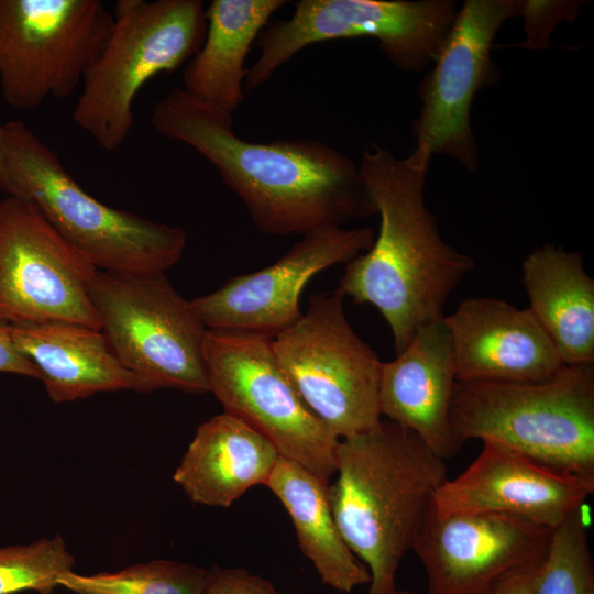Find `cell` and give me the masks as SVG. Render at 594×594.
<instances>
[{
  "mask_svg": "<svg viewBox=\"0 0 594 594\" xmlns=\"http://www.w3.org/2000/svg\"><path fill=\"white\" fill-rule=\"evenodd\" d=\"M3 124L0 123V191L8 193V174L2 151Z\"/></svg>",
  "mask_w": 594,
  "mask_h": 594,
  "instance_id": "obj_30",
  "label": "cell"
},
{
  "mask_svg": "<svg viewBox=\"0 0 594 594\" xmlns=\"http://www.w3.org/2000/svg\"><path fill=\"white\" fill-rule=\"evenodd\" d=\"M328 484L302 465L278 458L265 486L278 498L294 525L298 547L321 582L350 593L370 584L366 566L352 553L334 520Z\"/></svg>",
  "mask_w": 594,
  "mask_h": 594,
  "instance_id": "obj_23",
  "label": "cell"
},
{
  "mask_svg": "<svg viewBox=\"0 0 594 594\" xmlns=\"http://www.w3.org/2000/svg\"><path fill=\"white\" fill-rule=\"evenodd\" d=\"M457 383L453 349L443 319L420 326L393 361L383 363L382 417L413 431L439 458H453L460 447L450 427Z\"/></svg>",
  "mask_w": 594,
  "mask_h": 594,
  "instance_id": "obj_18",
  "label": "cell"
},
{
  "mask_svg": "<svg viewBox=\"0 0 594 594\" xmlns=\"http://www.w3.org/2000/svg\"><path fill=\"white\" fill-rule=\"evenodd\" d=\"M450 427L460 448L494 441L594 481V364L565 365L535 383L457 382Z\"/></svg>",
  "mask_w": 594,
  "mask_h": 594,
  "instance_id": "obj_5",
  "label": "cell"
},
{
  "mask_svg": "<svg viewBox=\"0 0 594 594\" xmlns=\"http://www.w3.org/2000/svg\"><path fill=\"white\" fill-rule=\"evenodd\" d=\"M278 458L263 435L223 411L197 428L173 480L193 503L228 508L265 485Z\"/></svg>",
  "mask_w": 594,
  "mask_h": 594,
  "instance_id": "obj_19",
  "label": "cell"
},
{
  "mask_svg": "<svg viewBox=\"0 0 594 594\" xmlns=\"http://www.w3.org/2000/svg\"><path fill=\"white\" fill-rule=\"evenodd\" d=\"M531 594H594V560L583 507L553 529Z\"/></svg>",
  "mask_w": 594,
  "mask_h": 594,
  "instance_id": "obj_25",
  "label": "cell"
},
{
  "mask_svg": "<svg viewBox=\"0 0 594 594\" xmlns=\"http://www.w3.org/2000/svg\"><path fill=\"white\" fill-rule=\"evenodd\" d=\"M272 348L301 400L338 439L383 418V362L350 326L337 290L311 295L307 311L273 336Z\"/></svg>",
  "mask_w": 594,
  "mask_h": 594,
  "instance_id": "obj_8",
  "label": "cell"
},
{
  "mask_svg": "<svg viewBox=\"0 0 594 594\" xmlns=\"http://www.w3.org/2000/svg\"><path fill=\"white\" fill-rule=\"evenodd\" d=\"M262 332L207 329L204 337L209 393L231 414L263 435L279 457L326 483L336 472L339 440L305 405Z\"/></svg>",
  "mask_w": 594,
  "mask_h": 594,
  "instance_id": "obj_9",
  "label": "cell"
},
{
  "mask_svg": "<svg viewBox=\"0 0 594 594\" xmlns=\"http://www.w3.org/2000/svg\"><path fill=\"white\" fill-rule=\"evenodd\" d=\"M153 129L204 156L270 235H305L376 213L359 165L315 139L255 143L233 131L232 114L174 88L151 113Z\"/></svg>",
  "mask_w": 594,
  "mask_h": 594,
  "instance_id": "obj_1",
  "label": "cell"
},
{
  "mask_svg": "<svg viewBox=\"0 0 594 594\" xmlns=\"http://www.w3.org/2000/svg\"><path fill=\"white\" fill-rule=\"evenodd\" d=\"M476 459L436 492L432 513H496L554 529L581 509L594 481L564 474L494 441H482Z\"/></svg>",
  "mask_w": 594,
  "mask_h": 594,
  "instance_id": "obj_16",
  "label": "cell"
},
{
  "mask_svg": "<svg viewBox=\"0 0 594 594\" xmlns=\"http://www.w3.org/2000/svg\"><path fill=\"white\" fill-rule=\"evenodd\" d=\"M553 529L496 513H432L413 551L428 594H491L534 572L544 559Z\"/></svg>",
  "mask_w": 594,
  "mask_h": 594,
  "instance_id": "obj_14",
  "label": "cell"
},
{
  "mask_svg": "<svg viewBox=\"0 0 594 594\" xmlns=\"http://www.w3.org/2000/svg\"><path fill=\"white\" fill-rule=\"evenodd\" d=\"M521 268L528 309L564 365L594 364V279L581 254L543 244L526 256Z\"/></svg>",
  "mask_w": 594,
  "mask_h": 594,
  "instance_id": "obj_21",
  "label": "cell"
},
{
  "mask_svg": "<svg viewBox=\"0 0 594 594\" xmlns=\"http://www.w3.org/2000/svg\"><path fill=\"white\" fill-rule=\"evenodd\" d=\"M11 333L18 349L40 371L54 403L102 392L136 391L135 377L120 363L99 329L46 321L12 324Z\"/></svg>",
  "mask_w": 594,
  "mask_h": 594,
  "instance_id": "obj_20",
  "label": "cell"
},
{
  "mask_svg": "<svg viewBox=\"0 0 594 594\" xmlns=\"http://www.w3.org/2000/svg\"><path fill=\"white\" fill-rule=\"evenodd\" d=\"M207 569L173 561L153 560L116 572L62 574L57 585L75 594H199Z\"/></svg>",
  "mask_w": 594,
  "mask_h": 594,
  "instance_id": "obj_24",
  "label": "cell"
},
{
  "mask_svg": "<svg viewBox=\"0 0 594 594\" xmlns=\"http://www.w3.org/2000/svg\"><path fill=\"white\" fill-rule=\"evenodd\" d=\"M205 11L200 0L116 2L110 36L73 110L74 122L101 148L114 151L129 136L141 88L198 52L206 36Z\"/></svg>",
  "mask_w": 594,
  "mask_h": 594,
  "instance_id": "obj_6",
  "label": "cell"
},
{
  "mask_svg": "<svg viewBox=\"0 0 594 594\" xmlns=\"http://www.w3.org/2000/svg\"><path fill=\"white\" fill-rule=\"evenodd\" d=\"M199 594H280L272 582L243 568L213 564Z\"/></svg>",
  "mask_w": 594,
  "mask_h": 594,
  "instance_id": "obj_27",
  "label": "cell"
},
{
  "mask_svg": "<svg viewBox=\"0 0 594 594\" xmlns=\"http://www.w3.org/2000/svg\"><path fill=\"white\" fill-rule=\"evenodd\" d=\"M394 594H418V593L410 592V591H402V590H397Z\"/></svg>",
  "mask_w": 594,
  "mask_h": 594,
  "instance_id": "obj_31",
  "label": "cell"
},
{
  "mask_svg": "<svg viewBox=\"0 0 594 594\" xmlns=\"http://www.w3.org/2000/svg\"><path fill=\"white\" fill-rule=\"evenodd\" d=\"M452 0H299L289 19L258 34L260 55L244 86L264 85L302 48L331 40L372 37L398 69L418 72L433 62L454 15Z\"/></svg>",
  "mask_w": 594,
  "mask_h": 594,
  "instance_id": "obj_10",
  "label": "cell"
},
{
  "mask_svg": "<svg viewBox=\"0 0 594 594\" xmlns=\"http://www.w3.org/2000/svg\"><path fill=\"white\" fill-rule=\"evenodd\" d=\"M89 295L100 331L135 377L136 392L209 393L202 350L207 329L164 273L97 270Z\"/></svg>",
  "mask_w": 594,
  "mask_h": 594,
  "instance_id": "obj_7",
  "label": "cell"
},
{
  "mask_svg": "<svg viewBox=\"0 0 594 594\" xmlns=\"http://www.w3.org/2000/svg\"><path fill=\"white\" fill-rule=\"evenodd\" d=\"M525 7L526 1L518 0H468L457 10L419 87L421 109L413 124L416 145L476 170L471 105L476 92L498 76L491 57L494 36L506 20L522 15Z\"/></svg>",
  "mask_w": 594,
  "mask_h": 594,
  "instance_id": "obj_13",
  "label": "cell"
},
{
  "mask_svg": "<svg viewBox=\"0 0 594 594\" xmlns=\"http://www.w3.org/2000/svg\"><path fill=\"white\" fill-rule=\"evenodd\" d=\"M431 157L420 145L406 158H397L370 143L359 164L380 215V231L369 250L346 263L337 292L381 312L395 355L420 326L443 319L448 297L474 266L472 257L442 240L425 202Z\"/></svg>",
  "mask_w": 594,
  "mask_h": 594,
  "instance_id": "obj_2",
  "label": "cell"
},
{
  "mask_svg": "<svg viewBox=\"0 0 594 594\" xmlns=\"http://www.w3.org/2000/svg\"><path fill=\"white\" fill-rule=\"evenodd\" d=\"M374 242L371 228L329 226L302 235L272 265L231 277L217 290L189 300L206 329L276 333L297 322L299 299L312 276L348 263Z\"/></svg>",
  "mask_w": 594,
  "mask_h": 594,
  "instance_id": "obj_15",
  "label": "cell"
},
{
  "mask_svg": "<svg viewBox=\"0 0 594 594\" xmlns=\"http://www.w3.org/2000/svg\"><path fill=\"white\" fill-rule=\"evenodd\" d=\"M328 496L338 528L366 566L367 594H394L404 557L422 531L446 461L413 431L387 419L339 440Z\"/></svg>",
  "mask_w": 594,
  "mask_h": 594,
  "instance_id": "obj_3",
  "label": "cell"
},
{
  "mask_svg": "<svg viewBox=\"0 0 594 594\" xmlns=\"http://www.w3.org/2000/svg\"><path fill=\"white\" fill-rule=\"evenodd\" d=\"M113 14L100 0H0V87L16 110L72 96L100 56Z\"/></svg>",
  "mask_w": 594,
  "mask_h": 594,
  "instance_id": "obj_11",
  "label": "cell"
},
{
  "mask_svg": "<svg viewBox=\"0 0 594 594\" xmlns=\"http://www.w3.org/2000/svg\"><path fill=\"white\" fill-rule=\"evenodd\" d=\"M25 199L0 201V323L74 322L99 329L97 272Z\"/></svg>",
  "mask_w": 594,
  "mask_h": 594,
  "instance_id": "obj_12",
  "label": "cell"
},
{
  "mask_svg": "<svg viewBox=\"0 0 594 594\" xmlns=\"http://www.w3.org/2000/svg\"><path fill=\"white\" fill-rule=\"evenodd\" d=\"M74 562L59 535L28 544L0 547V594L22 591L53 594L58 578L73 571Z\"/></svg>",
  "mask_w": 594,
  "mask_h": 594,
  "instance_id": "obj_26",
  "label": "cell"
},
{
  "mask_svg": "<svg viewBox=\"0 0 594 594\" xmlns=\"http://www.w3.org/2000/svg\"><path fill=\"white\" fill-rule=\"evenodd\" d=\"M286 0H212L205 11L206 36L183 74V90L231 114L244 99L251 45Z\"/></svg>",
  "mask_w": 594,
  "mask_h": 594,
  "instance_id": "obj_22",
  "label": "cell"
},
{
  "mask_svg": "<svg viewBox=\"0 0 594 594\" xmlns=\"http://www.w3.org/2000/svg\"><path fill=\"white\" fill-rule=\"evenodd\" d=\"M2 151L8 196L33 204L96 268L164 273L180 260L187 243L184 229L99 201L24 122L3 124Z\"/></svg>",
  "mask_w": 594,
  "mask_h": 594,
  "instance_id": "obj_4",
  "label": "cell"
},
{
  "mask_svg": "<svg viewBox=\"0 0 594 594\" xmlns=\"http://www.w3.org/2000/svg\"><path fill=\"white\" fill-rule=\"evenodd\" d=\"M0 372L41 380L34 363L16 346L11 333V326L0 323Z\"/></svg>",
  "mask_w": 594,
  "mask_h": 594,
  "instance_id": "obj_28",
  "label": "cell"
},
{
  "mask_svg": "<svg viewBox=\"0 0 594 594\" xmlns=\"http://www.w3.org/2000/svg\"><path fill=\"white\" fill-rule=\"evenodd\" d=\"M535 572L516 576L498 586L491 594H531Z\"/></svg>",
  "mask_w": 594,
  "mask_h": 594,
  "instance_id": "obj_29",
  "label": "cell"
},
{
  "mask_svg": "<svg viewBox=\"0 0 594 594\" xmlns=\"http://www.w3.org/2000/svg\"><path fill=\"white\" fill-rule=\"evenodd\" d=\"M443 321L457 382L535 383L565 366L528 308L518 309L498 298L471 297Z\"/></svg>",
  "mask_w": 594,
  "mask_h": 594,
  "instance_id": "obj_17",
  "label": "cell"
}]
</instances>
